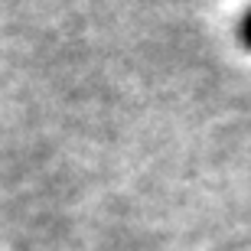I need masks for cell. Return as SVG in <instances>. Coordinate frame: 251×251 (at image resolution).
I'll use <instances>...</instances> for the list:
<instances>
[{
    "label": "cell",
    "instance_id": "6da1fadb",
    "mask_svg": "<svg viewBox=\"0 0 251 251\" xmlns=\"http://www.w3.org/2000/svg\"><path fill=\"white\" fill-rule=\"evenodd\" d=\"M248 39H251V23H248Z\"/></svg>",
    "mask_w": 251,
    "mask_h": 251
}]
</instances>
